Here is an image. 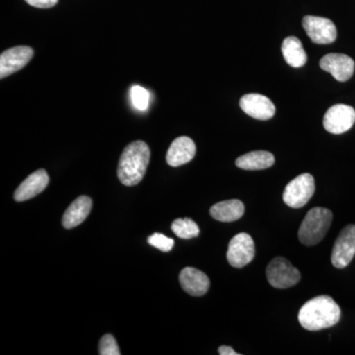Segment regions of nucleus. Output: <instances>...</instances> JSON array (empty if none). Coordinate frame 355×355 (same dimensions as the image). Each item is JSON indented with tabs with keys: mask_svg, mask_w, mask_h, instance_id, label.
Returning <instances> with one entry per match:
<instances>
[{
	"mask_svg": "<svg viewBox=\"0 0 355 355\" xmlns=\"http://www.w3.org/2000/svg\"><path fill=\"white\" fill-rule=\"evenodd\" d=\"M340 308L330 296L311 299L299 311L298 320L305 330L316 331L331 328L340 320Z\"/></svg>",
	"mask_w": 355,
	"mask_h": 355,
	"instance_id": "obj_1",
	"label": "nucleus"
},
{
	"mask_svg": "<svg viewBox=\"0 0 355 355\" xmlns=\"http://www.w3.org/2000/svg\"><path fill=\"white\" fill-rule=\"evenodd\" d=\"M150 160V149L144 141L137 140L125 147L118 167L121 183L132 187L139 184L146 175Z\"/></svg>",
	"mask_w": 355,
	"mask_h": 355,
	"instance_id": "obj_2",
	"label": "nucleus"
},
{
	"mask_svg": "<svg viewBox=\"0 0 355 355\" xmlns=\"http://www.w3.org/2000/svg\"><path fill=\"white\" fill-rule=\"evenodd\" d=\"M333 220L330 209L314 207L306 214L298 231V238L305 246H315L324 239Z\"/></svg>",
	"mask_w": 355,
	"mask_h": 355,
	"instance_id": "obj_3",
	"label": "nucleus"
},
{
	"mask_svg": "<svg viewBox=\"0 0 355 355\" xmlns=\"http://www.w3.org/2000/svg\"><path fill=\"white\" fill-rule=\"evenodd\" d=\"M315 193V180L312 175L305 173L289 182L284 191V202L291 209L305 207Z\"/></svg>",
	"mask_w": 355,
	"mask_h": 355,
	"instance_id": "obj_4",
	"label": "nucleus"
},
{
	"mask_svg": "<svg viewBox=\"0 0 355 355\" xmlns=\"http://www.w3.org/2000/svg\"><path fill=\"white\" fill-rule=\"evenodd\" d=\"M266 277L270 286L277 289H286L296 286L301 279L297 268L282 257L273 259L266 268Z\"/></svg>",
	"mask_w": 355,
	"mask_h": 355,
	"instance_id": "obj_5",
	"label": "nucleus"
},
{
	"mask_svg": "<svg viewBox=\"0 0 355 355\" xmlns=\"http://www.w3.org/2000/svg\"><path fill=\"white\" fill-rule=\"evenodd\" d=\"M355 256V225L349 224L340 231L331 252V263L336 268H345Z\"/></svg>",
	"mask_w": 355,
	"mask_h": 355,
	"instance_id": "obj_6",
	"label": "nucleus"
},
{
	"mask_svg": "<svg viewBox=\"0 0 355 355\" xmlns=\"http://www.w3.org/2000/svg\"><path fill=\"white\" fill-rule=\"evenodd\" d=\"M254 252L253 238L247 233H239L229 242L227 260L233 268H244L254 260Z\"/></svg>",
	"mask_w": 355,
	"mask_h": 355,
	"instance_id": "obj_7",
	"label": "nucleus"
},
{
	"mask_svg": "<svg viewBox=\"0 0 355 355\" xmlns=\"http://www.w3.org/2000/svg\"><path fill=\"white\" fill-rule=\"evenodd\" d=\"M355 110L347 105L338 104L331 107L324 116V128L333 135H342L354 127Z\"/></svg>",
	"mask_w": 355,
	"mask_h": 355,
	"instance_id": "obj_8",
	"label": "nucleus"
},
{
	"mask_svg": "<svg viewBox=\"0 0 355 355\" xmlns=\"http://www.w3.org/2000/svg\"><path fill=\"white\" fill-rule=\"evenodd\" d=\"M303 28L307 33L308 37L316 44L334 43L338 36L335 24L328 18L305 16L303 18Z\"/></svg>",
	"mask_w": 355,
	"mask_h": 355,
	"instance_id": "obj_9",
	"label": "nucleus"
},
{
	"mask_svg": "<svg viewBox=\"0 0 355 355\" xmlns=\"http://www.w3.org/2000/svg\"><path fill=\"white\" fill-rule=\"evenodd\" d=\"M34 55V51L30 46H19L8 49L0 55V78L19 71L28 64Z\"/></svg>",
	"mask_w": 355,
	"mask_h": 355,
	"instance_id": "obj_10",
	"label": "nucleus"
},
{
	"mask_svg": "<svg viewBox=\"0 0 355 355\" xmlns=\"http://www.w3.org/2000/svg\"><path fill=\"white\" fill-rule=\"evenodd\" d=\"M320 67L329 72L336 80L345 83L354 76V60L349 55L343 53H329L320 62Z\"/></svg>",
	"mask_w": 355,
	"mask_h": 355,
	"instance_id": "obj_11",
	"label": "nucleus"
},
{
	"mask_svg": "<svg viewBox=\"0 0 355 355\" xmlns=\"http://www.w3.org/2000/svg\"><path fill=\"white\" fill-rule=\"evenodd\" d=\"M240 107L243 111L256 119V120L268 121L275 114V106L266 96L261 94H246L240 100Z\"/></svg>",
	"mask_w": 355,
	"mask_h": 355,
	"instance_id": "obj_12",
	"label": "nucleus"
},
{
	"mask_svg": "<svg viewBox=\"0 0 355 355\" xmlns=\"http://www.w3.org/2000/svg\"><path fill=\"white\" fill-rule=\"evenodd\" d=\"M49 182H50V178L46 170L41 169L32 173L30 176L26 178L14 193V200L19 202L31 200L48 187Z\"/></svg>",
	"mask_w": 355,
	"mask_h": 355,
	"instance_id": "obj_13",
	"label": "nucleus"
},
{
	"mask_svg": "<svg viewBox=\"0 0 355 355\" xmlns=\"http://www.w3.org/2000/svg\"><path fill=\"white\" fill-rule=\"evenodd\" d=\"M195 142L188 137H180L175 139L168 149L166 160L171 167H179L191 162L196 156Z\"/></svg>",
	"mask_w": 355,
	"mask_h": 355,
	"instance_id": "obj_14",
	"label": "nucleus"
},
{
	"mask_svg": "<svg viewBox=\"0 0 355 355\" xmlns=\"http://www.w3.org/2000/svg\"><path fill=\"white\" fill-rule=\"evenodd\" d=\"M179 279L182 288L191 296H202L209 291V277L197 268H184L180 273Z\"/></svg>",
	"mask_w": 355,
	"mask_h": 355,
	"instance_id": "obj_15",
	"label": "nucleus"
},
{
	"mask_svg": "<svg viewBox=\"0 0 355 355\" xmlns=\"http://www.w3.org/2000/svg\"><path fill=\"white\" fill-rule=\"evenodd\" d=\"M92 209V200L87 196L77 198L65 210L62 217V225L64 228L71 229L80 225Z\"/></svg>",
	"mask_w": 355,
	"mask_h": 355,
	"instance_id": "obj_16",
	"label": "nucleus"
},
{
	"mask_svg": "<svg viewBox=\"0 0 355 355\" xmlns=\"http://www.w3.org/2000/svg\"><path fill=\"white\" fill-rule=\"evenodd\" d=\"M245 205L239 200H223L214 205L209 210L210 216L217 221L233 222L244 216Z\"/></svg>",
	"mask_w": 355,
	"mask_h": 355,
	"instance_id": "obj_17",
	"label": "nucleus"
},
{
	"mask_svg": "<svg viewBox=\"0 0 355 355\" xmlns=\"http://www.w3.org/2000/svg\"><path fill=\"white\" fill-rule=\"evenodd\" d=\"M275 164V156L268 151H252L244 155L240 156L236 160V166L240 169L250 170H265L272 167Z\"/></svg>",
	"mask_w": 355,
	"mask_h": 355,
	"instance_id": "obj_18",
	"label": "nucleus"
},
{
	"mask_svg": "<svg viewBox=\"0 0 355 355\" xmlns=\"http://www.w3.org/2000/svg\"><path fill=\"white\" fill-rule=\"evenodd\" d=\"M282 55L287 64L292 67H303L307 62V55L300 40L296 37H288L284 40L282 46Z\"/></svg>",
	"mask_w": 355,
	"mask_h": 355,
	"instance_id": "obj_19",
	"label": "nucleus"
},
{
	"mask_svg": "<svg viewBox=\"0 0 355 355\" xmlns=\"http://www.w3.org/2000/svg\"><path fill=\"white\" fill-rule=\"evenodd\" d=\"M171 229L175 235L181 239L189 240L200 235V228L191 218H179L173 222Z\"/></svg>",
	"mask_w": 355,
	"mask_h": 355,
	"instance_id": "obj_20",
	"label": "nucleus"
},
{
	"mask_svg": "<svg viewBox=\"0 0 355 355\" xmlns=\"http://www.w3.org/2000/svg\"><path fill=\"white\" fill-rule=\"evenodd\" d=\"M149 92L139 85H133L130 89V99L133 106L139 111H146L149 104Z\"/></svg>",
	"mask_w": 355,
	"mask_h": 355,
	"instance_id": "obj_21",
	"label": "nucleus"
},
{
	"mask_svg": "<svg viewBox=\"0 0 355 355\" xmlns=\"http://www.w3.org/2000/svg\"><path fill=\"white\" fill-rule=\"evenodd\" d=\"M147 241L151 246L162 252L171 251L175 244L172 238L167 237V236L161 234V233H154V234L149 236Z\"/></svg>",
	"mask_w": 355,
	"mask_h": 355,
	"instance_id": "obj_22",
	"label": "nucleus"
},
{
	"mask_svg": "<svg viewBox=\"0 0 355 355\" xmlns=\"http://www.w3.org/2000/svg\"><path fill=\"white\" fill-rule=\"evenodd\" d=\"M99 354L101 355H120V347L113 336H103L99 345Z\"/></svg>",
	"mask_w": 355,
	"mask_h": 355,
	"instance_id": "obj_23",
	"label": "nucleus"
},
{
	"mask_svg": "<svg viewBox=\"0 0 355 355\" xmlns=\"http://www.w3.org/2000/svg\"><path fill=\"white\" fill-rule=\"evenodd\" d=\"M29 6L36 8H51L58 3V0H25Z\"/></svg>",
	"mask_w": 355,
	"mask_h": 355,
	"instance_id": "obj_24",
	"label": "nucleus"
},
{
	"mask_svg": "<svg viewBox=\"0 0 355 355\" xmlns=\"http://www.w3.org/2000/svg\"><path fill=\"white\" fill-rule=\"evenodd\" d=\"M219 354L221 355H238L237 352H235L232 347H227V345H222V347L218 349Z\"/></svg>",
	"mask_w": 355,
	"mask_h": 355,
	"instance_id": "obj_25",
	"label": "nucleus"
}]
</instances>
